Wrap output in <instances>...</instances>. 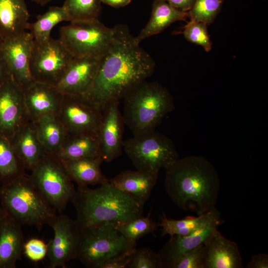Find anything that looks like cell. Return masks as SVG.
Instances as JSON below:
<instances>
[{"label":"cell","instance_id":"83f0119b","mask_svg":"<svg viewBox=\"0 0 268 268\" xmlns=\"http://www.w3.org/2000/svg\"><path fill=\"white\" fill-rule=\"evenodd\" d=\"M220 218V213L215 207L198 217L188 216L180 220L169 219L162 212L158 226L161 228L162 236L169 235L171 237L175 235H189Z\"/></svg>","mask_w":268,"mask_h":268},{"label":"cell","instance_id":"277c9868","mask_svg":"<svg viewBox=\"0 0 268 268\" xmlns=\"http://www.w3.org/2000/svg\"><path fill=\"white\" fill-rule=\"evenodd\" d=\"M1 184L0 206L21 226H34L40 231L58 215L26 173Z\"/></svg>","mask_w":268,"mask_h":268},{"label":"cell","instance_id":"ffe728a7","mask_svg":"<svg viewBox=\"0 0 268 268\" xmlns=\"http://www.w3.org/2000/svg\"><path fill=\"white\" fill-rule=\"evenodd\" d=\"M222 223L220 218L189 235L171 237L158 253L163 268H167L172 261L183 254L202 244Z\"/></svg>","mask_w":268,"mask_h":268},{"label":"cell","instance_id":"e575fe53","mask_svg":"<svg viewBox=\"0 0 268 268\" xmlns=\"http://www.w3.org/2000/svg\"><path fill=\"white\" fill-rule=\"evenodd\" d=\"M129 268H163L158 253L147 248H135L128 264Z\"/></svg>","mask_w":268,"mask_h":268},{"label":"cell","instance_id":"5bb4252c","mask_svg":"<svg viewBox=\"0 0 268 268\" xmlns=\"http://www.w3.org/2000/svg\"><path fill=\"white\" fill-rule=\"evenodd\" d=\"M29 120L23 89L10 76L0 84V134L10 141Z\"/></svg>","mask_w":268,"mask_h":268},{"label":"cell","instance_id":"f1b7e54d","mask_svg":"<svg viewBox=\"0 0 268 268\" xmlns=\"http://www.w3.org/2000/svg\"><path fill=\"white\" fill-rule=\"evenodd\" d=\"M68 20L63 7L53 6L44 14L39 15L33 23H29L27 30H29L35 41H44L51 38L52 29L58 23Z\"/></svg>","mask_w":268,"mask_h":268},{"label":"cell","instance_id":"8fae6325","mask_svg":"<svg viewBox=\"0 0 268 268\" xmlns=\"http://www.w3.org/2000/svg\"><path fill=\"white\" fill-rule=\"evenodd\" d=\"M56 115L67 134H98L103 113L81 96L63 94Z\"/></svg>","mask_w":268,"mask_h":268},{"label":"cell","instance_id":"836d02e7","mask_svg":"<svg viewBox=\"0 0 268 268\" xmlns=\"http://www.w3.org/2000/svg\"><path fill=\"white\" fill-rule=\"evenodd\" d=\"M207 26L202 22L190 20L185 26L183 34L188 41L201 46L205 51L209 52L211 49L212 43Z\"/></svg>","mask_w":268,"mask_h":268},{"label":"cell","instance_id":"e0dca14e","mask_svg":"<svg viewBox=\"0 0 268 268\" xmlns=\"http://www.w3.org/2000/svg\"><path fill=\"white\" fill-rule=\"evenodd\" d=\"M205 268H241L242 259L237 244L215 229L204 240Z\"/></svg>","mask_w":268,"mask_h":268},{"label":"cell","instance_id":"74e56055","mask_svg":"<svg viewBox=\"0 0 268 268\" xmlns=\"http://www.w3.org/2000/svg\"><path fill=\"white\" fill-rule=\"evenodd\" d=\"M134 249L111 258L101 268H128L131 255Z\"/></svg>","mask_w":268,"mask_h":268},{"label":"cell","instance_id":"7c38bea8","mask_svg":"<svg viewBox=\"0 0 268 268\" xmlns=\"http://www.w3.org/2000/svg\"><path fill=\"white\" fill-rule=\"evenodd\" d=\"M49 226L54 234L48 244L49 268H65L67 263L76 258L80 230L75 220L62 213L57 215Z\"/></svg>","mask_w":268,"mask_h":268},{"label":"cell","instance_id":"d6a6232c","mask_svg":"<svg viewBox=\"0 0 268 268\" xmlns=\"http://www.w3.org/2000/svg\"><path fill=\"white\" fill-rule=\"evenodd\" d=\"M223 0H196L188 11L190 20L211 24L218 14Z\"/></svg>","mask_w":268,"mask_h":268},{"label":"cell","instance_id":"484cf974","mask_svg":"<svg viewBox=\"0 0 268 268\" xmlns=\"http://www.w3.org/2000/svg\"><path fill=\"white\" fill-rule=\"evenodd\" d=\"M53 155L61 160L101 157L98 134H67L61 148Z\"/></svg>","mask_w":268,"mask_h":268},{"label":"cell","instance_id":"7402d4cb","mask_svg":"<svg viewBox=\"0 0 268 268\" xmlns=\"http://www.w3.org/2000/svg\"><path fill=\"white\" fill-rule=\"evenodd\" d=\"M158 174L138 170H126L109 180V182L118 189L134 197L141 204H144L151 195Z\"/></svg>","mask_w":268,"mask_h":268},{"label":"cell","instance_id":"8992f818","mask_svg":"<svg viewBox=\"0 0 268 268\" xmlns=\"http://www.w3.org/2000/svg\"><path fill=\"white\" fill-rule=\"evenodd\" d=\"M115 224L106 222L80 229L76 259L87 268H101L111 258L135 248Z\"/></svg>","mask_w":268,"mask_h":268},{"label":"cell","instance_id":"6da1fadb","mask_svg":"<svg viewBox=\"0 0 268 268\" xmlns=\"http://www.w3.org/2000/svg\"><path fill=\"white\" fill-rule=\"evenodd\" d=\"M112 43L102 58L95 80L82 97L103 111L111 101H119L153 73L154 61L126 26L113 28Z\"/></svg>","mask_w":268,"mask_h":268},{"label":"cell","instance_id":"7a4b0ae2","mask_svg":"<svg viewBox=\"0 0 268 268\" xmlns=\"http://www.w3.org/2000/svg\"><path fill=\"white\" fill-rule=\"evenodd\" d=\"M166 192L180 208H190L199 215L215 207L220 179L213 165L205 157L192 155L179 158L166 169Z\"/></svg>","mask_w":268,"mask_h":268},{"label":"cell","instance_id":"52a82bcc","mask_svg":"<svg viewBox=\"0 0 268 268\" xmlns=\"http://www.w3.org/2000/svg\"><path fill=\"white\" fill-rule=\"evenodd\" d=\"M123 148L137 170L158 173L179 158L172 140L155 130L134 135L123 141Z\"/></svg>","mask_w":268,"mask_h":268},{"label":"cell","instance_id":"4316f807","mask_svg":"<svg viewBox=\"0 0 268 268\" xmlns=\"http://www.w3.org/2000/svg\"><path fill=\"white\" fill-rule=\"evenodd\" d=\"M37 137L45 150L50 154H56L61 148L67 133L55 114L43 116L33 121Z\"/></svg>","mask_w":268,"mask_h":268},{"label":"cell","instance_id":"5b68a950","mask_svg":"<svg viewBox=\"0 0 268 268\" xmlns=\"http://www.w3.org/2000/svg\"><path fill=\"white\" fill-rule=\"evenodd\" d=\"M123 98L124 122L134 135L155 130L163 118L175 108L171 94L156 82L143 81Z\"/></svg>","mask_w":268,"mask_h":268},{"label":"cell","instance_id":"ab89813d","mask_svg":"<svg viewBox=\"0 0 268 268\" xmlns=\"http://www.w3.org/2000/svg\"><path fill=\"white\" fill-rule=\"evenodd\" d=\"M175 7L185 11H189L196 0H166Z\"/></svg>","mask_w":268,"mask_h":268},{"label":"cell","instance_id":"cb8c5ba5","mask_svg":"<svg viewBox=\"0 0 268 268\" xmlns=\"http://www.w3.org/2000/svg\"><path fill=\"white\" fill-rule=\"evenodd\" d=\"M29 13L25 0H0V36H15L27 29Z\"/></svg>","mask_w":268,"mask_h":268},{"label":"cell","instance_id":"30bf717a","mask_svg":"<svg viewBox=\"0 0 268 268\" xmlns=\"http://www.w3.org/2000/svg\"><path fill=\"white\" fill-rule=\"evenodd\" d=\"M73 58L59 39L34 40L29 64L33 81L56 87Z\"/></svg>","mask_w":268,"mask_h":268},{"label":"cell","instance_id":"f546056e","mask_svg":"<svg viewBox=\"0 0 268 268\" xmlns=\"http://www.w3.org/2000/svg\"><path fill=\"white\" fill-rule=\"evenodd\" d=\"M10 141L0 134V181L5 182L25 174Z\"/></svg>","mask_w":268,"mask_h":268},{"label":"cell","instance_id":"f35d334b","mask_svg":"<svg viewBox=\"0 0 268 268\" xmlns=\"http://www.w3.org/2000/svg\"><path fill=\"white\" fill-rule=\"evenodd\" d=\"M248 268H268V255L261 253L253 255L247 264Z\"/></svg>","mask_w":268,"mask_h":268},{"label":"cell","instance_id":"603a6c76","mask_svg":"<svg viewBox=\"0 0 268 268\" xmlns=\"http://www.w3.org/2000/svg\"><path fill=\"white\" fill-rule=\"evenodd\" d=\"M60 160L70 180L78 187L100 185L109 182L101 170L104 161L100 156Z\"/></svg>","mask_w":268,"mask_h":268},{"label":"cell","instance_id":"d590c367","mask_svg":"<svg viewBox=\"0 0 268 268\" xmlns=\"http://www.w3.org/2000/svg\"><path fill=\"white\" fill-rule=\"evenodd\" d=\"M203 243L184 253L172 261L167 268H205Z\"/></svg>","mask_w":268,"mask_h":268},{"label":"cell","instance_id":"60d3db41","mask_svg":"<svg viewBox=\"0 0 268 268\" xmlns=\"http://www.w3.org/2000/svg\"><path fill=\"white\" fill-rule=\"evenodd\" d=\"M1 41V37L0 36V84L10 76L2 55L0 48Z\"/></svg>","mask_w":268,"mask_h":268},{"label":"cell","instance_id":"d6986e66","mask_svg":"<svg viewBox=\"0 0 268 268\" xmlns=\"http://www.w3.org/2000/svg\"><path fill=\"white\" fill-rule=\"evenodd\" d=\"M22 226L7 214L0 228V268H15L23 254Z\"/></svg>","mask_w":268,"mask_h":268},{"label":"cell","instance_id":"1f68e13d","mask_svg":"<svg viewBox=\"0 0 268 268\" xmlns=\"http://www.w3.org/2000/svg\"><path fill=\"white\" fill-rule=\"evenodd\" d=\"M150 212L146 217L141 216L127 222L116 223V228L131 244L136 245V241L140 238L157 230L158 223L150 218Z\"/></svg>","mask_w":268,"mask_h":268},{"label":"cell","instance_id":"ba28073f","mask_svg":"<svg viewBox=\"0 0 268 268\" xmlns=\"http://www.w3.org/2000/svg\"><path fill=\"white\" fill-rule=\"evenodd\" d=\"M34 187L57 212L62 213L73 199L76 189L61 161L46 153L31 171Z\"/></svg>","mask_w":268,"mask_h":268},{"label":"cell","instance_id":"2e32d148","mask_svg":"<svg viewBox=\"0 0 268 268\" xmlns=\"http://www.w3.org/2000/svg\"><path fill=\"white\" fill-rule=\"evenodd\" d=\"M101 59L89 56L73 57L56 87L64 94L84 96L95 80Z\"/></svg>","mask_w":268,"mask_h":268},{"label":"cell","instance_id":"7bdbcfd3","mask_svg":"<svg viewBox=\"0 0 268 268\" xmlns=\"http://www.w3.org/2000/svg\"><path fill=\"white\" fill-rule=\"evenodd\" d=\"M7 213L5 212V211L2 208L1 206H0V228L2 223V222L4 218V217L6 216Z\"/></svg>","mask_w":268,"mask_h":268},{"label":"cell","instance_id":"b9f144b4","mask_svg":"<svg viewBox=\"0 0 268 268\" xmlns=\"http://www.w3.org/2000/svg\"><path fill=\"white\" fill-rule=\"evenodd\" d=\"M132 0H101V2L115 7H121L129 4Z\"/></svg>","mask_w":268,"mask_h":268},{"label":"cell","instance_id":"4fadbf2b","mask_svg":"<svg viewBox=\"0 0 268 268\" xmlns=\"http://www.w3.org/2000/svg\"><path fill=\"white\" fill-rule=\"evenodd\" d=\"M34 38L30 32L1 38L2 55L11 78L23 90L33 81L29 68Z\"/></svg>","mask_w":268,"mask_h":268},{"label":"cell","instance_id":"44dd1931","mask_svg":"<svg viewBox=\"0 0 268 268\" xmlns=\"http://www.w3.org/2000/svg\"><path fill=\"white\" fill-rule=\"evenodd\" d=\"M10 142L25 170L31 171L46 153L37 137L34 123L31 120L15 133Z\"/></svg>","mask_w":268,"mask_h":268},{"label":"cell","instance_id":"9c48e42d","mask_svg":"<svg viewBox=\"0 0 268 268\" xmlns=\"http://www.w3.org/2000/svg\"><path fill=\"white\" fill-rule=\"evenodd\" d=\"M113 28L98 19L71 22L60 30L59 39L74 57L89 56L102 59L112 43Z\"/></svg>","mask_w":268,"mask_h":268},{"label":"cell","instance_id":"4dcf8cb0","mask_svg":"<svg viewBox=\"0 0 268 268\" xmlns=\"http://www.w3.org/2000/svg\"><path fill=\"white\" fill-rule=\"evenodd\" d=\"M101 0H66L62 6L68 21L92 20L98 19Z\"/></svg>","mask_w":268,"mask_h":268},{"label":"cell","instance_id":"8d00e7d4","mask_svg":"<svg viewBox=\"0 0 268 268\" xmlns=\"http://www.w3.org/2000/svg\"><path fill=\"white\" fill-rule=\"evenodd\" d=\"M47 252L48 244L40 239L31 238L24 243L23 254L33 262L43 260L47 256Z\"/></svg>","mask_w":268,"mask_h":268},{"label":"cell","instance_id":"d4e9b609","mask_svg":"<svg viewBox=\"0 0 268 268\" xmlns=\"http://www.w3.org/2000/svg\"><path fill=\"white\" fill-rule=\"evenodd\" d=\"M188 17V11L175 7L166 0H155L149 21L135 39L139 43L144 39L162 32L173 22L186 20Z\"/></svg>","mask_w":268,"mask_h":268},{"label":"cell","instance_id":"3957f363","mask_svg":"<svg viewBox=\"0 0 268 268\" xmlns=\"http://www.w3.org/2000/svg\"><path fill=\"white\" fill-rule=\"evenodd\" d=\"M71 202L79 230L106 222H127L143 212V204L109 182L94 189L78 187Z\"/></svg>","mask_w":268,"mask_h":268},{"label":"cell","instance_id":"ac0fdd59","mask_svg":"<svg viewBox=\"0 0 268 268\" xmlns=\"http://www.w3.org/2000/svg\"><path fill=\"white\" fill-rule=\"evenodd\" d=\"M29 120L34 121L48 114H56L63 94L57 87L33 82L23 90Z\"/></svg>","mask_w":268,"mask_h":268},{"label":"cell","instance_id":"ee69618b","mask_svg":"<svg viewBox=\"0 0 268 268\" xmlns=\"http://www.w3.org/2000/svg\"><path fill=\"white\" fill-rule=\"evenodd\" d=\"M34 2H35L41 5H44L52 0H31Z\"/></svg>","mask_w":268,"mask_h":268},{"label":"cell","instance_id":"9a60e30c","mask_svg":"<svg viewBox=\"0 0 268 268\" xmlns=\"http://www.w3.org/2000/svg\"><path fill=\"white\" fill-rule=\"evenodd\" d=\"M119 105V101H113L105 106L98 132L101 157L108 163L122 152L125 123Z\"/></svg>","mask_w":268,"mask_h":268}]
</instances>
